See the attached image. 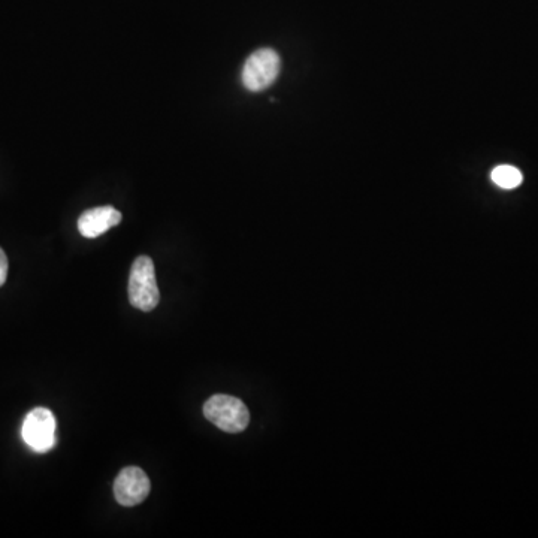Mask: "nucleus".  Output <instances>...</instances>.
Wrapping results in <instances>:
<instances>
[{"label":"nucleus","mask_w":538,"mask_h":538,"mask_svg":"<svg viewBox=\"0 0 538 538\" xmlns=\"http://www.w3.org/2000/svg\"><path fill=\"white\" fill-rule=\"evenodd\" d=\"M129 301L141 311H151L160 301L154 264L148 256H139L129 275Z\"/></svg>","instance_id":"1"},{"label":"nucleus","mask_w":538,"mask_h":538,"mask_svg":"<svg viewBox=\"0 0 538 538\" xmlns=\"http://www.w3.org/2000/svg\"><path fill=\"white\" fill-rule=\"evenodd\" d=\"M204 414L213 425L229 434L243 432L250 423L249 408L243 401L229 395L211 397L204 405Z\"/></svg>","instance_id":"2"},{"label":"nucleus","mask_w":538,"mask_h":538,"mask_svg":"<svg viewBox=\"0 0 538 538\" xmlns=\"http://www.w3.org/2000/svg\"><path fill=\"white\" fill-rule=\"evenodd\" d=\"M281 60L277 51L271 48H262L255 51L244 63L243 80L244 87L250 92H262L275 83L280 74Z\"/></svg>","instance_id":"3"},{"label":"nucleus","mask_w":538,"mask_h":538,"mask_svg":"<svg viewBox=\"0 0 538 538\" xmlns=\"http://www.w3.org/2000/svg\"><path fill=\"white\" fill-rule=\"evenodd\" d=\"M21 437L33 452H50L57 444L56 417L48 408H35L24 419Z\"/></svg>","instance_id":"4"},{"label":"nucleus","mask_w":538,"mask_h":538,"mask_svg":"<svg viewBox=\"0 0 538 538\" xmlns=\"http://www.w3.org/2000/svg\"><path fill=\"white\" fill-rule=\"evenodd\" d=\"M150 479L138 467H126L114 482V497L123 507H134L144 503L150 494Z\"/></svg>","instance_id":"5"},{"label":"nucleus","mask_w":538,"mask_h":538,"mask_svg":"<svg viewBox=\"0 0 538 538\" xmlns=\"http://www.w3.org/2000/svg\"><path fill=\"white\" fill-rule=\"evenodd\" d=\"M120 222H122V213L111 205L92 208L81 214L78 219V231L83 237L98 238L114 226L120 225Z\"/></svg>","instance_id":"6"},{"label":"nucleus","mask_w":538,"mask_h":538,"mask_svg":"<svg viewBox=\"0 0 538 538\" xmlns=\"http://www.w3.org/2000/svg\"><path fill=\"white\" fill-rule=\"evenodd\" d=\"M491 178L498 187L507 190L516 189V187L521 186L522 180H524L521 171L510 165L497 166L492 171Z\"/></svg>","instance_id":"7"},{"label":"nucleus","mask_w":538,"mask_h":538,"mask_svg":"<svg viewBox=\"0 0 538 538\" xmlns=\"http://www.w3.org/2000/svg\"><path fill=\"white\" fill-rule=\"evenodd\" d=\"M8 258H6L5 252L0 249V287L5 284L6 277H8Z\"/></svg>","instance_id":"8"}]
</instances>
